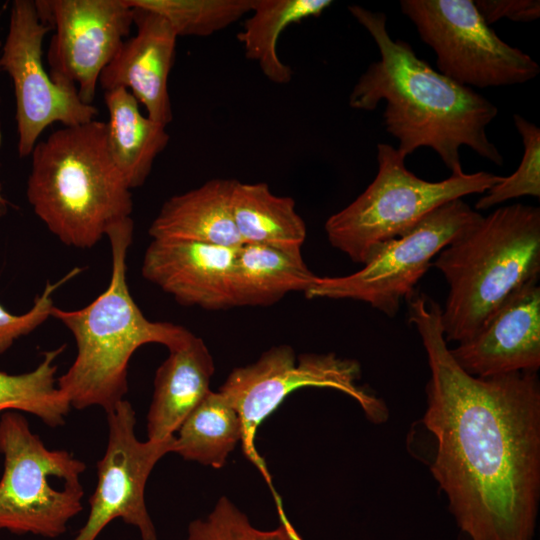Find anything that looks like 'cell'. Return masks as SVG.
Listing matches in <instances>:
<instances>
[{
  "label": "cell",
  "mask_w": 540,
  "mask_h": 540,
  "mask_svg": "<svg viewBox=\"0 0 540 540\" xmlns=\"http://www.w3.org/2000/svg\"><path fill=\"white\" fill-rule=\"evenodd\" d=\"M408 319L427 354L422 425L429 468L466 540H533L540 500V382L536 372L475 377L454 360L441 308L424 293Z\"/></svg>",
  "instance_id": "cell-1"
},
{
  "label": "cell",
  "mask_w": 540,
  "mask_h": 540,
  "mask_svg": "<svg viewBox=\"0 0 540 540\" xmlns=\"http://www.w3.org/2000/svg\"><path fill=\"white\" fill-rule=\"evenodd\" d=\"M348 10L380 52V59L371 63L354 85L350 107L372 111L385 101V129L398 140L396 149L404 157L420 147H429L451 174H462L460 148L467 146L501 166L503 156L486 131L498 114L497 107L470 87L433 69L409 43L393 40L384 13L358 5Z\"/></svg>",
  "instance_id": "cell-2"
},
{
  "label": "cell",
  "mask_w": 540,
  "mask_h": 540,
  "mask_svg": "<svg viewBox=\"0 0 540 540\" xmlns=\"http://www.w3.org/2000/svg\"><path fill=\"white\" fill-rule=\"evenodd\" d=\"M131 217L112 224L106 236L112 255L108 287L84 308L63 310L53 306L51 316L72 333L77 354L70 368L57 379L71 407L111 410L128 391L129 360L141 346L158 343L169 351L193 335L181 325L151 321L132 298L127 284L126 257L133 240Z\"/></svg>",
  "instance_id": "cell-3"
},
{
  "label": "cell",
  "mask_w": 540,
  "mask_h": 540,
  "mask_svg": "<svg viewBox=\"0 0 540 540\" xmlns=\"http://www.w3.org/2000/svg\"><path fill=\"white\" fill-rule=\"evenodd\" d=\"M448 294L441 309L446 342L474 336L526 283L540 274V209L513 204L468 224L432 263Z\"/></svg>",
  "instance_id": "cell-4"
},
{
  "label": "cell",
  "mask_w": 540,
  "mask_h": 540,
  "mask_svg": "<svg viewBox=\"0 0 540 540\" xmlns=\"http://www.w3.org/2000/svg\"><path fill=\"white\" fill-rule=\"evenodd\" d=\"M31 156L27 199L65 245L91 248L112 224L130 217L131 192L111 158L106 122L57 129Z\"/></svg>",
  "instance_id": "cell-5"
},
{
  "label": "cell",
  "mask_w": 540,
  "mask_h": 540,
  "mask_svg": "<svg viewBox=\"0 0 540 540\" xmlns=\"http://www.w3.org/2000/svg\"><path fill=\"white\" fill-rule=\"evenodd\" d=\"M405 158L395 147L378 144L374 180L325 223L330 244L355 263L363 264L374 247L407 233L441 205L469 194L485 193L502 179L479 171L427 181L405 167Z\"/></svg>",
  "instance_id": "cell-6"
},
{
  "label": "cell",
  "mask_w": 540,
  "mask_h": 540,
  "mask_svg": "<svg viewBox=\"0 0 540 540\" xmlns=\"http://www.w3.org/2000/svg\"><path fill=\"white\" fill-rule=\"evenodd\" d=\"M0 530L56 538L82 510L86 464L67 450L49 449L24 415H0Z\"/></svg>",
  "instance_id": "cell-7"
},
{
  "label": "cell",
  "mask_w": 540,
  "mask_h": 540,
  "mask_svg": "<svg viewBox=\"0 0 540 540\" xmlns=\"http://www.w3.org/2000/svg\"><path fill=\"white\" fill-rule=\"evenodd\" d=\"M358 361L335 353H305L296 357L288 345L265 351L254 363L234 368L219 392L238 412L242 423L241 445L245 457L262 473L271 486L277 504L279 496L272 488L265 461L255 447L258 426L291 392L303 387L330 388L354 399L374 424L387 421L385 402L358 384Z\"/></svg>",
  "instance_id": "cell-8"
},
{
  "label": "cell",
  "mask_w": 540,
  "mask_h": 540,
  "mask_svg": "<svg viewBox=\"0 0 540 540\" xmlns=\"http://www.w3.org/2000/svg\"><path fill=\"white\" fill-rule=\"evenodd\" d=\"M479 215L462 199L449 201L407 233L374 247L360 270L345 276H317L304 294L308 299L361 301L392 318L415 292L432 259Z\"/></svg>",
  "instance_id": "cell-9"
},
{
  "label": "cell",
  "mask_w": 540,
  "mask_h": 540,
  "mask_svg": "<svg viewBox=\"0 0 540 540\" xmlns=\"http://www.w3.org/2000/svg\"><path fill=\"white\" fill-rule=\"evenodd\" d=\"M402 13L437 57L438 71L464 86L479 88L523 84L540 66L504 42L471 0H402Z\"/></svg>",
  "instance_id": "cell-10"
},
{
  "label": "cell",
  "mask_w": 540,
  "mask_h": 540,
  "mask_svg": "<svg viewBox=\"0 0 540 540\" xmlns=\"http://www.w3.org/2000/svg\"><path fill=\"white\" fill-rule=\"evenodd\" d=\"M35 1L15 0L0 56V71L12 80L16 101L20 157L31 155L41 133L51 124L76 126L95 120L98 110L85 104L75 88L53 81L43 62V40L51 30Z\"/></svg>",
  "instance_id": "cell-11"
},
{
  "label": "cell",
  "mask_w": 540,
  "mask_h": 540,
  "mask_svg": "<svg viewBox=\"0 0 540 540\" xmlns=\"http://www.w3.org/2000/svg\"><path fill=\"white\" fill-rule=\"evenodd\" d=\"M108 440L97 462V484L89 498L87 520L72 540H96L120 518L137 528L141 540H158L145 503V486L157 462L174 452L175 437L140 441L135 434L136 413L125 399L106 412Z\"/></svg>",
  "instance_id": "cell-12"
},
{
  "label": "cell",
  "mask_w": 540,
  "mask_h": 540,
  "mask_svg": "<svg viewBox=\"0 0 540 540\" xmlns=\"http://www.w3.org/2000/svg\"><path fill=\"white\" fill-rule=\"evenodd\" d=\"M35 6L55 30L47 53L50 76L92 105L102 70L134 24L133 8L126 0H37Z\"/></svg>",
  "instance_id": "cell-13"
},
{
  "label": "cell",
  "mask_w": 540,
  "mask_h": 540,
  "mask_svg": "<svg viewBox=\"0 0 540 540\" xmlns=\"http://www.w3.org/2000/svg\"><path fill=\"white\" fill-rule=\"evenodd\" d=\"M539 279L513 294L470 339L450 349L456 363L475 377L540 368Z\"/></svg>",
  "instance_id": "cell-14"
},
{
  "label": "cell",
  "mask_w": 540,
  "mask_h": 540,
  "mask_svg": "<svg viewBox=\"0 0 540 540\" xmlns=\"http://www.w3.org/2000/svg\"><path fill=\"white\" fill-rule=\"evenodd\" d=\"M237 248L153 239L144 254L142 275L182 305L212 311L230 309L236 307Z\"/></svg>",
  "instance_id": "cell-15"
},
{
  "label": "cell",
  "mask_w": 540,
  "mask_h": 540,
  "mask_svg": "<svg viewBox=\"0 0 540 540\" xmlns=\"http://www.w3.org/2000/svg\"><path fill=\"white\" fill-rule=\"evenodd\" d=\"M136 34L126 39L102 70L98 84L105 90L127 89L147 111V117L167 126L173 119L168 77L175 58L177 35L159 15L133 8Z\"/></svg>",
  "instance_id": "cell-16"
},
{
  "label": "cell",
  "mask_w": 540,
  "mask_h": 540,
  "mask_svg": "<svg viewBox=\"0 0 540 540\" xmlns=\"http://www.w3.org/2000/svg\"><path fill=\"white\" fill-rule=\"evenodd\" d=\"M215 372L213 357L205 342L194 334L181 347L169 351L158 367L147 414V437L165 441L203 400Z\"/></svg>",
  "instance_id": "cell-17"
},
{
  "label": "cell",
  "mask_w": 540,
  "mask_h": 540,
  "mask_svg": "<svg viewBox=\"0 0 540 540\" xmlns=\"http://www.w3.org/2000/svg\"><path fill=\"white\" fill-rule=\"evenodd\" d=\"M236 180L212 179L169 198L149 227L157 240H185L237 248L243 241L234 223L231 195Z\"/></svg>",
  "instance_id": "cell-18"
},
{
  "label": "cell",
  "mask_w": 540,
  "mask_h": 540,
  "mask_svg": "<svg viewBox=\"0 0 540 540\" xmlns=\"http://www.w3.org/2000/svg\"><path fill=\"white\" fill-rule=\"evenodd\" d=\"M104 101L109 114L106 124L111 158L129 189L138 188L168 144L166 126L143 116L138 101L125 88L105 91Z\"/></svg>",
  "instance_id": "cell-19"
},
{
  "label": "cell",
  "mask_w": 540,
  "mask_h": 540,
  "mask_svg": "<svg viewBox=\"0 0 540 540\" xmlns=\"http://www.w3.org/2000/svg\"><path fill=\"white\" fill-rule=\"evenodd\" d=\"M316 278L301 249L243 243L234 268L236 307L268 306L290 292L305 293Z\"/></svg>",
  "instance_id": "cell-20"
},
{
  "label": "cell",
  "mask_w": 540,
  "mask_h": 540,
  "mask_svg": "<svg viewBox=\"0 0 540 540\" xmlns=\"http://www.w3.org/2000/svg\"><path fill=\"white\" fill-rule=\"evenodd\" d=\"M231 209L243 243L302 249L306 225L293 198L275 195L263 182L236 180Z\"/></svg>",
  "instance_id": "cell-21"
},
{
  "label": "cell",
  "mask_w": 540,
  "mask_h": 540,
  "mask_svg": "<svg viewBox=\"0 0 540 540\" xmlns=\"http://www.w3.org/2000/svg\"><path fill=\"white\" fill-rule=\"evenodd\" d=\"M331 4L330 0H255L251 16L237 34L245 56L255 61L271 82L289 83L292 69L278 56L280 35L294 23L319 17Z\"/></svg>",
  "instance_id": "cell-22"
},
{
  "label": "cell",
  "mask_w": 540,
  "mask_h": 540,
  "mask_svg": "<svg viewBox=\"0 0 540 540\" xmlns=\"http://www.w3.org/2000/svg\"><path fill=\"white\" fill-rule=\"evenodd\" d=\"M175 436L174 453L189 461L221 468L242 438L238 412L219 392L210 390Z\"/></svg>",
  "instance_id": "cell-23"
},
{
  "label": "cell",
  "mask_w": 540,
  "mask_h": 540,
  "mask_svg": "<svg viewBox=\"0 0 540 540\" xmlns=\"http://www.w3.org/2000/svg\"><path fill=\"white\" fill-rule=\"evenodd\" d=\"M64 348L44 352L42 361L30 372L11 375L0 371V415L21 411L38 417L49 427L65 423L71 405L56 379V359Z\"/></svg>",
  "instance_id": "cell-24"
},
{
  "label": "cell",
  "mask_w": 540,
  "mask_h": 540,
  "mask_svg": "<svg viewBox=\"0 0 540 540\" xmlns=\"http://www.w3.org/2000/svg\"><path fill=\"white\" fill-rule=\"evenodd\" d=\"M161 16L177 37H207L251 12L255 0H126Z\"/></svg>",
  "instance_id": "cell-25"
},
{
  "label": "cell",
  "mask_w": 540,
  "mask_h": 540,
  "mask_svg": "<svg viewBox=\"0 0 540 540\" xmlns=\"http://www.w3.org/2000/svg\"><path fill=\"white\" fill-rule=\"evenodd\" d=\"M183 540H302L287 518L271 530L254 527L226 496L204 518L190 522Z\"/></svg>",
  "instance_id": "cell-26"
},
{
  "label": "cell",
  "mask_w": 540,
  "mask_h": 540,
  "mask_svg": "<svg viewBox=\"0 0 540 540\" xmlns=\"http://www.w3.org/2000/svg\"><path fill=\"white\" fill-rule=\"evenodd\" d=\"M514 124L522 138L524 154L517 170L489 188L475 204L477 210H486L505 201L522 196L540 197V130L518 114Z\"/></svg>",
  "instance_id": "cell-27"
},
{
  "label": "cell",
  "mask_w": 540,
  "mask_h": 540,
  "mask_svg": "<svg viewBox=\"0 0 540 540\" xmlns=\"http://www.w3.org/2000/svg\"><path fill=\"white\" fill-rule=\"evenodd\" d=\"M80 271V268H74L61 280L47 283L42 294L35 299L33 307L25 314L13 315L0 304V354L6 352L16 339L29 334L51 316L53 293Z\"/></svg>",
  "instance_id": "cell-28"
},
{
  "label": "cell",
  "mask_w": 540,
  "mask_h": 540,
  "mask_svg": "<svg viewBox=\"0 0 540 540\" xmlns=\"http://www.w3.org/2000/svg\"><path fill=\"white\" fill-rule=\"evenodd\" d=\"M474 3L488 25L502 18L515 22H531L540 16L538 0H477Z\"/></svg>",
  "instance_id": "cell-29"
},
{
  "label": "cell",
  "mask_w": 540,
  "mask_h": 540,
  "mask_svg": "<svg viewBox=\"0 0 540 540\" xmlns=\"http://www.w3.org/2000/svg\"><path fill=\"white\" fill-rule=\"evenodd\" d=\"M7 203H8L7 200L1 194V185H0V216L4 214Z\"/></svg>",
  "instance_id": "cell-30"
},
{
  "label": "cell",
  "mask_w": 540,
  "mask_h": 540,
  "mask_svg": "<svg viewBox=\"0 0 540 540\" xmlns=\"http://www.w3.org/2000/svg\"><path fill=\"white\" fill-rule=\"evenodd\" d=\"M1 45H2V44H1V41H0V46H1Z\"/></svg>",
  "instance_id": "cell-31"
}]
</instances>
